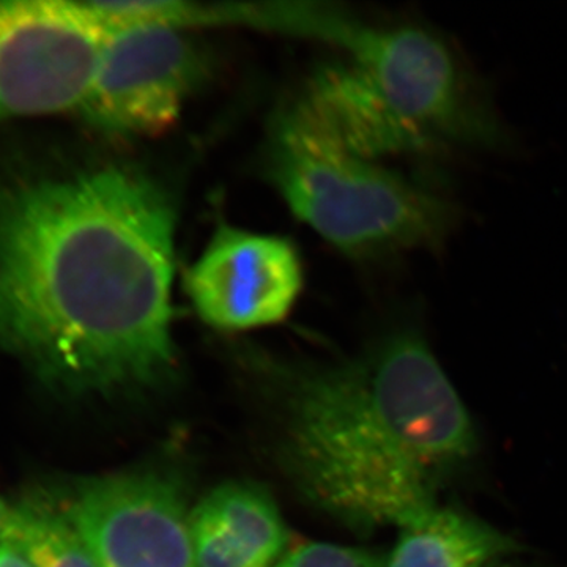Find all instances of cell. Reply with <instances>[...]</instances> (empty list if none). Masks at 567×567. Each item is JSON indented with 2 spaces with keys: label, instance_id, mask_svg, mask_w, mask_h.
Masks as SVG:
<instances>
[{
  "label": "cell",
  "instance_id": "6da1fadb",
  "mask_svg": "<svg viewBox=\"0 0 567 567\" xmlns=\"http://www.w3.org/2000/svg\"><path fill=\"white\" fill-rule=\"evenodd\" d=\"M175 215L137 166L0 159V347L52 391L162 383L177 365Z\"/></svg>",
  "mask_w": 567,
  "mask_h": 567
},
{
  "label": "cell",
  "instance_id": "7a4b0ae2",
  "mask_svg": "<svg viewBox=\"0 0 567 567\" xmlns=\"http://www.w3.org/2000/svg\"><path fill=\"white\" fill-rule=\"evenodd\" d=\"M475 425L423 333L391 331L350 363L301 380L282 456L306 498L358 529H402L475 456Z\"/></svg>",
  "mask_w": 567,
  "mask_h": 567
},
{
  "label": "cell",
  "instance_id": "3957f363",
  "mask_svg": "<svg viewBox=\"0 0 567 567\" xmlns=\"http://www.w3.org/2000/svg\"><path fill=\"white\" fill-rule=\"evenodd\" d=\"M334 43L341 58L316 71L298 104L350 151L379 162L506 144L487 92L439 32L349 20Z\"/></svg>",
  "mask_w": 567,
  "mask_h": 567
},
{
  "label": "cell",
  "instance_id": "277c9868",
  "mask_svg": "<svg viewBox=\"0 0 567 567\" xmlns=\"http://www.w3.org/2000/svg\"><path fill=\"white\" fill-rule=\"evenodd\" d=\"M265 167L293 215L352 259L436 248L458 221L445 196L350 151L298 103L271 125Z\"/></svg>",
  "mask_w": 567,
  "mask_h": 567
},
{
  "label": "cell",
  "instance_id": "5b68a950",
  "mask_svg": "<svg viewBox=\"0 0 567 567\" xmlns=\"http://www.w3.org/2000/svg\"><path fill=\"white\" fill-rule=\"evenodd\" d=\"M208 70V52L188 28L159 21L114 25L78 112L104 136H158L177 123Z\"/></svg>",
  "mask_w": 567,
  "mask_h": 567
},
{
  "label": "cell",
  "instance_id": "8992f818",
  "mask_svg": "<svg viewBox=\"0 0 567 567\" xmlns=\"http://www.w3.org/2000/svg\"><path fill=\"white\" fill-rule=\"evenodd\" d=\"M110 33L87 2H0V122L78 111Z\"/></svg>",
  "mask_w": 567,
  "mask_h": 567
},
{
  "label": "cell",
  "instance_id": "52a82bcc",
  "mask_svg": "<svg viewBox=\"0 0 567 567\" xmlns=\"http://www.w3.org/2000/svg\"><path fill=\"white\" fill-rule=\"evenodd\" d=\"M96 567H197L182 492L156 473L84 481L66 502Z\"/></svg>",
  "mask_w": 567,
  "mask_h": 567
},
{
  "label": "cell",
  "instance_id": "ba28073f",
  "mask_svg": "<svg viewBox=\"0 0 567 567\" xmlns=\"http://www.w3.org/2000/svg\"><path fill=\"white\" fill-rule=\"evenodd\" d=\"M303 281L292 241L221 226L186 271L185 290L205 323L241 331L282 322Z\"/></svg>",
  "mask_w": 567,
  "mask_h": 567
},
{
  "label": "cell",
  "instance_id": "9c48e42d",
  "mask_svg": "<svg viewBox=\"0 0 567 567\" xmlns=\"http://www.w3.org/2000/svg\"><path fill=\"white\" fill-rule=\"evenodd\" d=\"M189 524L197 567H274L286 554L278 506L254 484L213 488L189 514Z\"/></svg>",
  "mask_w": 567,
  "mask_h": 567
},
{
  "label": "cell",
  "instance_id": "30bf717a",
  "mask_svg": "<svg viewBox=\"0 0 567 567\" xmlns=\"http://www.w3.org/2000/svg\"><path fill=\"white\" fill-rule=\"evenodd\" d=\"M399 532L385 567H491L516 550L511 537L450 507L436 506Z\"/></svg>",
  "mask_w": 567,
  "mask_h": 567
},
{
  "label": "cell",
  "instance_id": "8fae6325",
  "mask_svg": "<svg viewBox=\"0 0 567 567\" xmlns=\"http://www.w3.org/2000/svg\"><path fill=\"white\" fill-rule=\"evenodd\" d=\"M3 532L20 537L37 567H96L65 505L25 496L11 506Z\"/></svg>",
  "mask_w": 567,
  "mask_h": 567
},
{
  "label": "cell",
  "instance_id": "7c38bea8",
  "mask_svg": "<svg viewBox=\"0 0 567 567\" xmlns=\"http://www.w3.org/2000/svg\"><path fill=\"white\" fill-rule=\"evenodd\" d=\"M385 555L361 547L306 543L287 550L274 567H385Z\"/></svg>",
  "mask_w": 567,
  "mask_h": 567
},
{
  "label": "cell",
  "instance_id": "4fadbf2b",
  "mask_svg": "<svg viewBox=\"0 0 567 567\" xmlns=\"http://www.w3.org/2000/svg\"><path fill=\"white\" fill-rule=\"evenodd\" d=\"M0 567H37L20 537L0 532Z\"/></svg>",
  "mask_w": 567,
  "mask_h": 567
},
{
  "label": "cell",
  "instance_id": "5bb4252c",
  "mask_svg": "<svg viewBox=\"0 0 567 567\" xmlns=\"http://www.w3.org/2000/svg\"><path fill=\"white\" fill-rule=\"evenodd\" d=\"M11 505L0 496V532L6 527L7 518L10 516Z\"/></svg>",
  "mask_w": 567,
  "mask_h": 567
},
{
  "label": "cell",
  "instance_id": "9a60e30c",
  "mask_svg": "<svg viewBox=\"0 0 567 567\" xmlns=\"http://www.w3.org/2000/svg\"><path fill=\"white\" fill-rule=\"evenodd\" d=\"M491 567H516V566H511V565H498V566H494V565H492Z\"/></svg>",
  "mask_w": 567,
  "mask_h": 567
}]
</instances>
